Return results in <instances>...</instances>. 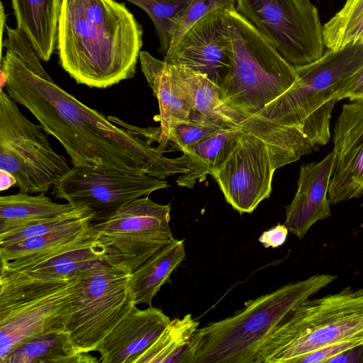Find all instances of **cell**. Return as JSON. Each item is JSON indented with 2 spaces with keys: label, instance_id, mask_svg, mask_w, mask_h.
<instances>
[{
  "label": "cell",
  "instance_id": "obj_1",
  "mask_svg": "<svg viewBox=\"0 0 363 363\" xmlns=\"http://www.w3.org/2000/svg\"><path fill=\"white\" fill-rule=\"evenodd\" d=\"M6 28L7 37L1 41L6 49L1 63L2 85L60 142L73 167H102L163 179L187 172L177 158L165 157L147 138L114 125L65 91L44 69L23 32Z\"/></svg>",
  "mask_w": 363,
  "mask_h": 363
},
{
  "label": "cell",
  "instance_id": "obj_2",
  "mask_svg": "<svg viewBox=\"0 0 363 363\" xmlns=\"http://www.w3.org/2000/svg\"><path fill=\"white\" fill-rule=\"evenodd\" d=\"M143 33L123 3L63 0L58 26L60 64L77 83L108 88L135 75Z\"/></svg>",
  "mask_w": 363,
  "mask_h": 363
},
{
  "label": "cell",
  "instance_id": "obj_3",
  "mask_svg": "<svg viewBox=\"0 0 363 363\" xmlns=\"http://www.w3.org/2000/svg\"><path fill=\"white\" fill-rule=\"evenodd\" d=\"M336 278L315 274L246 301L233 315L198 328L182 363H254L261 345L291 312Z\"/></svg>",
  "mask_w": 363,
  "mask_h": 363
},
{
  "label": "cell",
  "instance_id": "obj_4",
  "mask_svg": "<svg viewBox=\"0 0 363 363\" xmlns=\"http://www.w3.org/2000/svg\"><path fill=\"white\" fill-rule=\"evenodd\" d=\"M240 143L212 177L225 199L240 214L252 213L272 192L276 169L296 162L315 148L296 127L255 114L241 123Z\"/></svg>",
  "mask_w": 363,
  "mask_h": 363
},
{
  "label": "cell",
  "instance_id": "obj_5",
  "mask_svg": "<svg viewBox=\"0 0 363 363\" xmlns=\"http://www.w3.org/2000/svg\"><path fill=\"white\" fill-rule=\"evenodd\" d=\"M345 342L363 344V289L350 286L298 305L261 345L254 363H300Z\"/></svg>",
  "mask_w": 363,
  "mask_h": 363
},
{
  "label": "cell",
  "instance_id": "obj_6",
  "mask_svg": "<svg viewBox=\"0 0 363 363\" xmlns=\"http://www.w3.org/2000/svg\"><path fill=\"white\" fill-rule=\"evenodd\" d=\"M362 65L363 41L328 50L315 61L296 67L298 78L294 84L256 114L297 128L315 149L325 145L330 138V123L337 92Z\"/></svg>",
  "mask_w": 363,
  "mask_h": 363
},
{
  "label": "cell",
  "instance_id": "obj_7",
  "mask_svg": "<svg viewBox=\"0 0 363 363\" xmlns=\"http://www.w3.org/2000/svg\"><path fill=\"white\" fill-rule=\"evenodd\" d=\"M77 293L75 274L43 279L1 267L0 363L30 338L67 330Z\"/></svg>",
  "mask_w": 363,
  "mask_h": 363
},
{
  "label": "cell",
  "instance_id": "obj_8",
  "mask_svg": "<svg viewBox=\"0 0 363 363\" xmlns=\"http://www.w3.org/2000/svg\"><path fill=\"white\" fill-rule=\"evenodd\" d=\"M233 45V71L221 88L225 102L249 117L296 81L294 66L235 7L225 9Z\"/></svg>",
  "mask_w": 363,
  "mask_h": 363
},
{
  "label": "cell",
  "instance_id": "obj_9",
  "mask_svg": "<svg viewBox=\"0 0 363 363\" xmlns=\"http://www.w3.org/2000/svg\"><path fill=\"white\" fill-rule=\"evenodd\" d=\"M3 88L0 91V169L16 179L19 191L45 193L71 168L55 152L43 127L30 121Z\"/></svg>",
  "mask_w": 363,
  "mask_h": 363
},
{
  "label": "cell",
  "instance_id": "obj_10",
  "mask_svg": "<svg viewBox=\"0 0 363 363\" xmlns=\"http://www.w3.org/2000/svg\"><path fill=\"white\" fill-rule=\"evenodd\" d=\"M130 274L105 260L75 274L77 293L67 330L82 351H96L104 338L136 306L129 286Z\"/></svg>",
  "mask_w": 363,
  "mask_h": 363
},
{
  "label": "cell",
  "instance_id": "obj_11",
  "mask_svg": "<svg viewBox=\"0 0 363 363\" xmlns=\"http://www.w3.org/2000/svg\"><path fill=\"white\" fill-rule=\"evenodd\" d=\"M169 203L146 196L127 202L108 220L92 223L96 238L107 250L106 262L132 274L174 238Z\"/></svg>",
  "mask_w": 363,
  "mask_h": 363
},
{
  "label": "cell",
  "instance_id": "obj_12",
  "mask_svg": "<svg viewBox=\"0 0 363 363\" xmlns=\"http://www.w3.org/2000/svg\"><path fill=\"white\" fill-rule=\"evenodd\" d=\"M235 10L294 67L315 61L325 45L318 9L300 0H236Z\"/></svg>",
  "mask_w": 363,
  "mask_h": 363
},
{
  "label": "cell",
  "instance_id": "obj_13",
  "mask_svg": "<svg viewBox=\"0 0 363 363\" xmlns=\"http://www.w3.org/2000/svg\"><path fill=\"white\" fill-rule=\"evenodd\" d=\"M168 186L167 180L147 174L73 167L54 184L52 194L74 206L89 208L94 213L92 223H100L127 202Z\"/></svg>",
  "mask_w": 363,
  "mask_h": 363
},
{
  "label": "cell",
  "instance_id": "obj_14",
  "mask_svg": "<svg viewBox=\"0 0 363 363\" xmlns=\"http://www.w3.org/2000/svg\"><path fill=\"white\" fill-rule=\"evenodd\" d=\"M233 57L225 9L218 8L191 26L163 60L199 72L221 89L231 76Z\"/></svg>",
  "mask_w": 363,
  "mask_h": 363
},
{
  "label": "cell",
  "instance_id": "obj_15",
  "mask_svg": "<svg viewBox=\"0 0 363 363\" xmlns=\"http://www.w3.org/2000/svg\"><path fill=\"white\" fill-rule=\"evenodd\" d=\"M333 143L328 196L330 204H336L363 195V101L342 105Z\"/></svg>",
  "mask_w": 363,
  "mask_h": 363
},
{
  "label": "cell",
  "instance_id": "obj_16",
  "mask_svg": "<svg viewBox=\"0 0 363 363\" xmlns=\"http://www.w3.org/2000/svg\"><path fill=\"white\" fill-rule=\"evenodd\" d=\"M170 320L160 308L134 306L98 347L99 362L136 363Z\"/></svg>",
  "mask_w": 363,
  "mask_h": 363
},
{
  "label": "cell",
  "instance_id": "obj_17",
  "mask_svg": "<svg viewBox=\"0 0 363 363\" xmlns=\"http://www.w3.org/2000/svg\"><path fill=\"white\" fill-rule=\"evenodd\" d=\"M333 153L318 162L301 166L298 189L286 208L284 224L289 231L302 239L316 222L331 215L328 188L332 172Z\"/></svg>",
  "mask_w": 363,
  "mask_h": 363
},
{
  "label": "cell",
  "instance_id": "obj_18",
  "mask_svg": "<svg viewBox=\"0 0 363 363\" xmlns=\"http://www.w3.org/2000/svg\"><path fill=\"white\" fill-rule=\"evenodd\" d=\"M93 216L48 233L0 246L1 267L15 269L39 262L84 243L94 237Z\"/></svg>",
  "mask_w": 363,
  "mask_h": 363
},
{
  "label": "cell",
  "instance_id": "obj_19",
  "mask_svg": "<svg viewBox=\"0 0 363 363\" xmlns=\"http://www.w3.org/2000/svg\"><path fill=\"white\" fill-rule=\"evenodd\" d=\"M244 133L241 124L229 127L182 150L177 157L187 172L180 174L176 183L193 189L196 182L213 176L225 163L240 143Z\"/></svg>",
  "mask_w": 363,
  "mask_h": 363
},
{
  "label": "cell",
  "instance_id": "obj_20",
  "mask_svg": "<svg viewBox=\"0 0 363 363\" xmlns=\"http://www.w3.org/2000/svg\"><path fill=\"white\" fill-rule=\"evenodd\" d=\"M169 66L179 96L191 109L228 125H238L247 118L227 104L221 89L206 76L182 66Z\"/></svg>",
  "mask_w": 363,
  "mask_h": 363
},
{
  "label": "cell",
  "instance_id": "obj_21",
  "mask_svg": "<svg viewBox=\"0 0 363 363\" xmlns=\"http://www.w3.org/2000/svg\"><path fill=\"white\" fill-rule=\"evenodd\" d=\"M140 62L142 72L157 98L160 108V125L157 128V148L166 152L169 135L173 125L187 118L191 108L179 96L174 85L169 65L145 51H141Z\"/></svg>",
  "mask_w": 363,
  "mask_h": 363
},
{
  "label": "cell",
  "instance_id": "obj_22",
  "mask_svg": "<svg viewBox=\"0 0 363 363\" xmlns=\"http://www.w3.org/2000/svg\"><path fill=\"white\" fill-rule=\"evenodd\" d=\"M17 28L34 51L48 61L57 47L58 26L63 0H11Z\"/></svg>",
  "mask_w": 363,
  "mask_h": 363
},
{
  "label": "cell",
  "instance_id": "obj_23",
  "mask_svg": "<svg viewBox=\"0 0 363 363\" xmlns=\"http://www.w3.org/2000/svg\"><path fill=\"white\" fill-rule=\"evenodd\" d=\"M185 257L184 240L173 238L135 270L129 279L134 303L152 306L153 298Z\"/></svg>",
  "mask_w": 363,
  "mask_h": 363
},
{
  "label": "cell",
  "instance_id": "obj_24",
  "mask_svg": "<svg viewBox=\"0 0 363 363\" xmlns=\"http://www.w3.org/2000/svg\"><path fill=\"white\" fill-rule=\"evenodd\" d=\"M82 351L67 330L54 331L30 338L13 348L1 363H96Z\"/></svg>",
  "mask_w": 363,
  "mask_h": 363
},
{
  "label": "cell",
  "instance_id": "obj_25",
  "mask_svg": "<svg viewBox=\"0 0 363 363\" xmlns=\"http://www.w3.org/2000/svg\"><path fill=\"white\" fill-rule=\"evenodd\" d=\"M78 206L57 203L45 193L31 196L19 191L0 197V237L26 226L42 222Z\"/></svg>",
  "mask_w": 363,
  "mask_h": 363
},
{
  "label": "cell",
  "instance_id": "obj_26",
  "mask_svg": "<svg viewBox=\"0 0 363 363\" xmlns=\"http://www.w3.org/2000/svg\"><path fill=\"white\" fill-rule=\"evenodd\" d=\"M99 260L107 261V250L94 236L79 246L54 256L9 270L38 279H62L74 275Z\"/></svg>",
  "mask_w": 363,
  "mask_h": 363
},
{
  "label": "cell",
  "instance_id": "obj_27",
  "mask_svg": "<svg viewBox=\"0 0 363 363\" xmlns=\"http://www.w3.org/2000/svg\"><path fill=\"white\" fill-rule=\"evenodd\" d=\"M199 325V322L191 313L170 320L136 363H182L191 337Z\"/></svg>",
  "mask_w": 363,
  "mask_h": 363
},
{
  "label": "cell",
  "instance_id": "obj_28",
  "mask_svg": "<svg viewBox=\"0 0 363 363\" xmlns=\"http://www.w3.org/2000/svg\"><path fill=\"white\" fill-rule=\"evenodd\" d=\"M328 50H337L363 41V0H346L342 8L323 26Z\"/></svg>",
  "mask_w": 363,
  "mask_h": 363
},
{
  "label": "cell",
  "instance_id": "obj_29",
  "mask_svg": "<svg viewBox=\"0 0 363 363\" xmlns=\"http://www.w3.org/2000/svg\"><path fill=\"white\" fill-rule=\"evenodd\" d=\"M127 1L139 6L148 14L159 37L160 52L165 55L192 0Z\"/></svg>",
  "mask_w": 363,
  "mask_h": 363
},
{
  "label": "cell",
  "instance_id": "obj_30",
  "mask_svg": "<svg viewBox=\"0 0 363 363\" xmlns=\"http://www.w3.org/2000/svg\"><path fill=\"white\" fill-rule=\"evenodd\" d=\"M231 126L234 125L213 121L191 109L187 118L172 128L167 149L182 152L185 147Z\"/></svg>",
  "mask_w": 363,
  "mask_h": 363
},
{
  "label": "cell",
  "instance_id": "obj_31",
  "mask_svg": "<svg viewBox=\"0 0 363 363\" xmlns=\"http://www.w3.org/2000/svg\"><path fill=\"white\" fill-rule=\"evenodd\" d=\"M235 3L236 0H192L168 51L173 49L184 33L204 16L218 8L235 7Z\"/></svg>",
  "mask_w": 363,
  "mask_h": 363
},
{
  "label": "cell",
  "instance_id": "obj_32",
  "mask_svg": "<svg viewBox=\"0 0 363 363\" xmlns=\"http://www.w3.org/2000/svg\"><path fill=\"white\" fill-rule=\"evenodd\" d=\"M337 101H363V65L342 84L337 94Z\"/></svg>",
  "mask_w": 363,
  "mask_h": 363
},
{
  "label": "cell",
  "instance_id": "obj_33",
  "mask_svg": "<svg viewBox=\"0 0 363 363\" xmlns=\"http://www.w3.org/2000/svg\"><path fill=\"white\" fill-rule=\"evenodd\" d=\"M289 229L284 224H278L269 230L264 231L259 238L265 248H273L281 246L286 240Z\"/></svg>",
  "mask_w": 363,
  "mask_h": 363
},
{
  "label": "cell",
  "instance_id": "obj_34",
  "mask_svg": "<svg viewBox=\"0 0 363 363\" xmlns=\"http://www.w3.org/2000/svg\"><path fill=\"white\" fill-rule=\"evenodd\" d=\"M16 179L9 172L0 169V191H3L16 186Z\"/></svg>",
  "mask_w": 363,
  "mask_h": 363
},
{
  "label": "cell",
  "instance_id": "obj_35",
  "mask_svg": "<svg viewBox=\"0 0 363 363\" xmlns=\"http://www.w3.org/2000/svg\"><path fill=\"white\" fill-rule=\"evenodd\" d=\"M300 1H301L303 3H308V2H310L309 0H300Z\"/></svg>",
  "mask_w": 363,
  "mask_h": 363
}]
</instances>
